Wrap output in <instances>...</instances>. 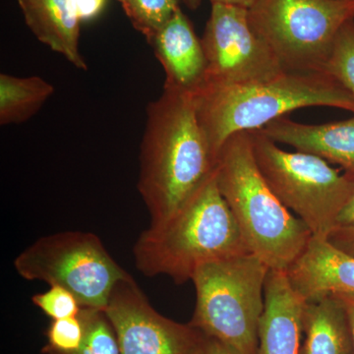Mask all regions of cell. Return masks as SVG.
<instances>
[{
    "label": "cell",
    "mask_w": 354,
    "mask_h": 354,
    "mask_svg": "<svg viewBox=\"0 0 354 354\" xmlns=\"http://www.w3.org/2000/svg\"><path fill=\"white\" fill-rule=\"evenodd\" d=\"M139 164L137 187L150 225L176 215L215 174L216 160L198 122L193 94L165 86L149 102Z\"/></svg>",
    "instance_id": "1"
},
{
    "label": "cell",
    "mask_w": 354,
    "mask_h": 354,
    "mask_svg": "<svg viewBox=\"0 0 354 354\" xmlns=\"http://www.w3.org/2000/svg\"><path fill=\"white\" fill-rule=\"evenodd\" d=\"M193 95L198 122L216 160L232 135L262 129L290 111L330 106L354 113V95L327 72L285 71L244 85L205 84Z\"/></svg>",
    "instance_id": "2"
},
{
    "label": "cell",
    "mask_w": 354,
    "mask_h": 354,
    "mask_svg": "<svg viewBox=\"0 0 354 354\" xmlns=\"http://www.w3.org/2000/svg\"><path fill=\"white\" fill-rule=\"evenodd\" d=\"M247 253L251 251L218 189L216 171L176 215L150 225L133 247L139 272L169 277L176 285L191 281L203 265Z\"/></svg>",
    "instance_id": "3"
},
{
    "label": "cell",
    "mask_w": 354,
    "mask_h": 354,
    "mask_svg": "<svg viewBox=\"0 0 354 354\" xmlns=\"http://www.w3.org/2000/svg\"><path fill=\"white\" fill-rule=\"evenodd\" d=\"M216 179L251 253L270 270L286 272L312 234L266 183L254 158L250 132L235 133L221 147Z\"/></svg>",
    "instance_id": "4"
},
{
    "label": "cell",
    "mask_w": 354,
    "mask_h": 354,
    "mask_svg": "<svg viewBox=\"0 0 354 354\" xmlns=\"http://www.w3.org/2000/svg\"><path fill=\"white\" fill-rule=\"evenodd\" d=\"M269 271L253 253L198 268L191 279L196 305L190 325L243 354H258Z\"/></svg>",
    "instance_id": "5"
},
{
    "label": "cell",
    "mask_w": 354,
    "mask_h": 354,
    "mask_svg": "<svg viewBox=\"0 0 354 354\" xmlns=\"http://www.w3.org/2000/svg\"><path fill=\"white\" fill-rule=\"evenodd\" d=\"M249 132L256 165L274 194L313 236L328 239L354 196V176L317 156L281 150L260 129Z\"/></svg>",
    "instance_id": "6"
},
{
    "label": "cell",
    "mask_w": 354,
    "mask_h": 354,
    "mask_svg": "<svg viewBox=\"0 0 354 354\" xmlns=\"http://www.w3.org/2000/svg\"><path fill=\"white\" fill-rule=\"evenodd\" d=\"M248 16L286 71L326 72L354 0H258Z\"/></svg>",
    "instance_id": "7"
},
{
    "label": "cell",
    "mask_w": 354,
    "mask_h": 354,
    "mask_svg": "<svg viewBox=\"0 0 354 354\" xmlns=\"http://www.w3.org/2000/svg\"><path fill=\"white\" fill-rule=\"evenodd\" d=\"M26 281L71 291L82 308L104 311L115 286L131 277L92 232H62L41 237L14 260Z\"/></svg>",
    "instance_id": "8"
},
{
    "label": "cell",
    "mask_w": 354,
    "mask_h": 354,
    "mask_svg": "<svg viewBox=\"0 0 354 354\" xmlns=\"http://www.w3.org/2000/svg\"><path fill=\"white\" fill-rule=\"evenodd\" d=\"M201 44L207 64L205 84L244 85L270 80L286 71L254 31L248 9L212 4Z\"/></svg>",
    "instance_id": "9"
},
{
    "label": "cell",
    "mask_w": 354,
    "mask_h": 354,
    "mask_svg": "<svg viewBox=\"0 0 354 354\" xmlns=\"http://www.w3.org/2000/svg\"><path fill=\"white\" fill-rule=\"evenodd\" d=\"M104 313L120 354H195L201 332L158 313L132 277L113 288Z\"/></svg>",
    "instance_id": "10"
},
{
    "label": "cell",
    "mask_w": 354,
    "mask_h": 354,
    "mask_svg": "<svg viewBox=\"0 0 354 354\" xmlns=\"http://www.w3.org/2000/svg\"><path fill=\"white\" fill-rule=\"evenodd\" d=\"M286 274L291 288L304 302L337 293H354V256L328 239L312 235Z\"/></svg>",
    "instance_id": "11"
},
{
    "label": "cell",
    "mask_w": 354,
    "mask_h": 354,
    "mask_svg": "<svg viewBox=\"0 0 354 354\" xmlns=\"http://www.w3.org/2000/svg\"><path fill=\"white\" fill-rule=\"evenodd\" d=\"M149 44L165 70V86L195 94L204 85L207 64L201 39L180 7Z\"/></svg>",
    "instance_id": "12"
},
{
    "label": "cell",
    "mask_w": 354,
    "mask_h": 354,
    "mask_svg": "<svg viewBox=\"0 0 354 354\" xmlns=\"http://www.w3.org/2000/svg\"><path fill=\"white\" fill-rule=\"evenodd\" d=\"M264 297L258 354H300L304 301L291 288L286 272L270 270Z\"/></svg>",
    "instance_id": "13"
},
{
    "label": "cell",
    "mask_w": 354,
    "mask_h": 354,
    "mask_svg": "<svg viewBox=\"0 0 354 354\" xmlns=\"http://www.w3.org/2000/svg\"><path fill=\"white\" fill-rule=\"evenodd\" d=\"M260 130L277 144L317 156L329 164L339 165L346 174L354 176V118L313 125L281 116Z\"/></svg>",
    "instance_id": "14"
},
{
    "label": "cell",
    "mask_w": 354,
    "mask_h": 354,
    "mask_svg": "<svg viewBox=\"0 0 354 354\" xmlns=\"http://www.w3.org/2000/svg\"><path fill=\"white\" fill-rule=\"evenodd\" d=\"M26 24L41 43L87 71L79 50L80 23L73 0H17Z\"/></svg>",
    "instance_id": "15"
},
{
    "label": "cell",
    "mask_w": 354,
    "mask_h": 354,
    "mask_svg": "<svg viewBox=\"0 0 354 354\" xmlns=\"http://www.w3.org/2000/svg\"><path fill=\"white\" fill-rule=\"evenodd\" d=\"M300 354H354L348 313L335 295L304 302Z\"/></svg>",
    "instance_id": "16"
},
{
    "label": "cell",
    "mask_w": 354,
    "mask_h": 354,
    "mask_svg": "<svg viewBox=\"0 0 354 354\" xmlns=\"http://www.w3.org/2000/svg\"><path fill=\"white\" fill-rule=\"evenodd\" d=\"M53 94L55 87L41 77L0 74V124L30 120Z\"/></svg>",
    "instance_id": "17"
},
{
    "label": "cell",
    "mask_w": 354,
    "mask_h": 354,
    "mask_svg": "<svg viewBox=\"0 0 354 354\" xmlns=\"http://www.w3.org/2000/svg\"><path fill=\"white\" fill-rule=\"evenodd\" d=\"M137 31L150 43L179 8V0H125L121 4Z\"/></svg>",
    "instance_id": "18"
},
{
    "label": "cell",
    "mask_w": 354,
    "mask_h": 354,
    "mask_svg": "<svg viewBox=\"0 0 354 354\" xmlns=\"http://www.w3.org/2000/svg\"><path fill=\"white\" fill-rule=\"evenodd\" d=\"M86 326L82 346L69 354H120L113 326L102 310L82 308L80 313ZM44 354H62L46 351Z\"/></svg>",
    "instance_id": "19"
},
{
    "label": "cell",
    "mask_w": 354,
    "mask_h": 354,
    "mask_svg": "<svg viewBox=\"0 0 354 354\" xmlns=\"http://www.w3.org/2000/svg\"><path fill=\"white\" fill-rule=\"evenodd\" d=\"M325 71L354 95V20L346 23L337 35Z\"/></svg>",
    "instance_id": "20"
},
{
    "label": "cell",
    "mask_w": 354,
    "mask_h": 354,
    "mask_svg": "<svg viewBox=\"0 0 354 354\" xmlns=\"http://www.w3.org/2000/svg\"><path fill=\"white\" fill-rule=\"evenodd\" d=\"M48 344L43 353L69 354L82 346L86 337V326L81 315L51 320L46 332Z\"/></svg>",
    "instance_id": "21"
},
{
    "label": "cell",
    "mask_w": 354,
    "mask_h": 354,
    "mask_svg": "<svg viewBox=\"0 0 354 354\" xmlns=\"http://www.w3.org/2000/svg\"><path fill=\"white\" fill-rule=\"evenodd\" d=\"M32 302L51 320L79 316L82 310L75 295L60 286H50L44 292L35 295Z\"/></svg>",
    "instance_id": "22"
},
{
    "label": "cell",
    "mask_w": 354,
    "mask_h": 354,
    "mask_svg": "<svg viewBox=\"0 0 354 354\" xmlns=\"http://www.w3.org/2000/svg\"><path fill=\"white\" fill-rule=\"evenodd\" d=\"M195 354H243L218 339L202 334Z\"/></svg>",
    "instance_id": "23"
},
{
    "label": "cell",
    "mask_w": 354,
    "mask_h": 354,
    "mask_svg": "<svg viewBox=\"0 0 354 354\" xmlns=\"http://www.w3.org/2000/svg\"><path fill=\"white\" fill-rule=\"evenodd\" d=\"M328 239L337 248L354 256V227H335Z\"/></svg>",
    "instance_id": "24"
},
{
    "label": "cell",
    "mask_w": 354,
    "mask_h": 354,
    "mask_svg": "<svg viewBox=\"0 0 354 354\" xmlns=\"http://www.w3.org/2000/svg\"><path fill=\"white\" fill-rule=\"evenodd\" d=\"M106 0H73L77 15L81 22L94 19L101 14Z\"/></svg>",
    "instance_id": "25"
},
{
    "label": "cell",
    "mask_w": 354,
    "mask_h": 354,
    "mask_svg": "<svg viewBox=\"0 0 354 354\" xmlns=\"http://www.w3.org/2000/svg\"><path fill=\"white\" fill-rule=\"evenodd\" d=\"M354 227V196L348 203L337 218V227Z\"/></svg>",
    "instance_id": "26"
},
{
    "label": "cell",
    "mask_w": 354,
    "mask_h": 354,
    "mask_svg": "<svg viewBox=\"0 0 354 354\" xmlns=\"http://www.w3.org/2000/svg\"><path fill=\"white\" fill-rule=\"evenodd\" d=\"M335 295L341 300L346 313H348L349 324H351V330H353L354 339V293H337Z\"/></svg>",
    "instance_id": "27"
},
{
    "label": "cell",
    "mask_w": 354,
    "mask_h": 354,
    "mask_svg": "<svg viewBox=\"0 0 354 354\" xmlns=\"http://www.w3.org/2000/svg\"><path fill=\"white\" fill-rule=\"evenodd\" d=\"M257 1L258 0H211L212 4H227V6L241 7V8L248 9V10L251 7L255 6Z\"/></svg>",
    "instance_id": "28"
},
{
    "label": "cell",
    "mask_w": 354,
    "mask_h": 354,
    "mask_svg": "<svg viewBox=\"0 0 354 354\" xmlns=\"http://www.w3.org/2000/svg\"><path fill=\"white\" fill-rule=\"evenodd\" d=\"M185 6L192 10H195L201 4L202 0H183Z\"/></svg>",
    "instance_id": "29"
},
{
    "label": "cell",
    "mask_w": 354,
    "mask_h": 354,
    "mask_svg": "<svg viewBox=\"0 0 354 354\" xmlns=\"http://www.w3.org/2000/svg\"><path fill=\"white\" fill-rule=\"evenodd\" d=\"M118 1H120L121 4H123L124 3L125 0H118Z\"/></svg>",
    "instance_id": "30"
}]
</instances>
